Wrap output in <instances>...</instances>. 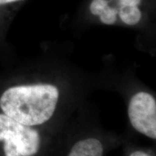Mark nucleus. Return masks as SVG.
Listing matches in <instances>:
<instances>
[{"mask_svg":"<svg viewBox=\"0 0 156 156\" xmlns=\"http://www.w3.org/2000/svg\"><path fill=\"white\" fill-rule=\"evenodd\" d=\"M59 98L51 84L18 85L6 90L0 98L3 114L28 126L44 124L53 116Z\"/></svg>","mask_w":156,"mask_h":156,"instance_id":"f257e3e1","label":"nucleus"},{"mask_svg":"<svg viewBox=\"0 0 156 156\" xmlns=\"http://www.w3.org/2000/svg\"><path fill=\"white\" fill-rule=\"evenodd\" d=\"M5 156H34L41 145L39 132L5 114H0V142Z\"/></svg>","mask_w":156,"mask_h":156,"instance_id":"f03ea898","label":"nucleus"},{"mask_svg":"<svg viewBox=\"0 0 156 156\" xmlns=\"http://www.w3.org/2000/svg\"><path fill=\"white\" fill-rule=\"evenodd\" d=\"M145 0H90L87 10L103 24L134 26L143 18Z\"/></svg>","mask_w":156,"mask_h":156,"instance_id":"7ed1b4c3","label":"nucleus"},{"mask_svg":"<svg viewBox=\"0 0 156 156\" xmlns=\"http://www.w3.org/2000/svg\"><path fill=\"white\" fill-rule=\"evenodd\" d=\"M128 116L136 131L156 139V101L153 95L143 91L132 95L129 103Z\"/></svg>","mask_w":156,"mask_h":156,"instance_id":"20e7f679","label":"nucleus"},{"mask_svg":"<svg viewBox=\"0 0 156 156\" xmlns=\"http://www.w3.org/2000/svg\"><path fill=\"white\" fill-rule=\"evenodd\" d=\"M103 147L100 140L87 138L76 142L67 156H103Z\"/></svg>","mask_w":156,"mask_h":156,"instance_id":"39448f33","label":"nucleus"},{"mask_svg":"<svg viewBox=\"0 0 156 156\" xmlns=\"http://www.w3.org/2000/svg\"><path fill=\"white\" fill-rule=\"evenodd\" d=\"M23 1H24V0H0V7H1L2 6L13 5V4L20 2Z\"/></svg>","mask_w":156,"mask_h":156,"instance_id":"423d86ee","label":"nucleus"},{"mask_svg":"<svg viewBox=\"0 0 156 156\" xmlns=\"http://www.w3.org/2000/svg\"><path fill=\"white\" fill-rule=\"evenodd\" d=\"M129 156H151L147 153H145L143 151H134L133 153L130 154Z\"/></svg>","mask_w":156,"mask_h":156,"instance_id":"0eeeda50","label":"nucleus"}]
</instances>
